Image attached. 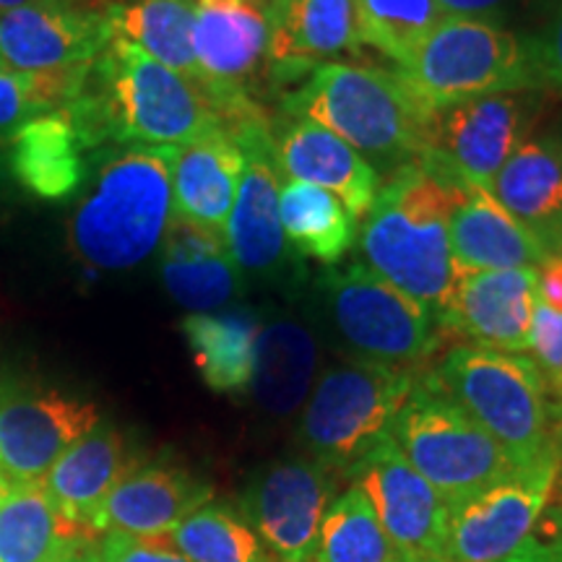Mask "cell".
Here are the masks:
<instances>
[{"label": "cell", "mask_w": 562, "mask_h": 562, "mask_svg": "<svg viewBox=\"0 0 562 562\" xmlns=\"http://www.w3.org/2000/svg\"><path fill=\"white\" fill-rule=\"evenodd\" d=\"M63 110L87 151L104 140L186 146L227 125L201 83L161 66L123 37H112Z\"/></svg>", "instance_id": "obj_1"}, {"label": "cell", "mask_w": 562, "mask_h": 562, "mask_svg": "<svg viewBox=\"0 0 562 562\" xmlns=\"http://www.w3.org/2000/svg\"><path fill=\"white\" fill-rule=\"evenodd\" d=\"M467 191L419 165H404L381 186L362 220L364 266L435 318L446 313L456 290L451 220Z\"/></svg>", "instance_id": "obj_2"}, {"label": "cell", "mask_w": 562, "mask_h": 562, "mask_svg": "<svg viewBox=\"0 0 562 562\" xmlns=\"http://www.w3.org/2000/svg\"><path fill=\"white\" fill-rule=\"evenodd\" d=\"M175 146H125L97 167L68 220V248L87 269L128 271L172 220Z\"/></svg>", "instance_id": "obj_3"}, {"label": "cell", "mask_w": 562, "mask_h": 562, "mask_svg": "<svg viewBox=\"0 0 562 562\" xmlns=\"http://www.w3.org/2000/svg\"><path fill=\"white\" fill-rule=\"evenodd\" d=\"M294 121H311L355 146L362 157L417 165L427 149L435 110L396 70L355 63H318L284 97Z\"/></svg>", "instance_id": "obj_4"}, {"label": "cell", "mask_w": 562, "mask_h": 562, "mask_svg": "<svg viewBox=\"0 0 562 562\" xmlns=\"http://www.w3.org/2000/svg\"><path fill=\"white\" fill-rule=\"evenodd\" d=\"M432 378L516 469L560 451L550 389L531 357L456 344L442 355Z\"/></svg>", "instance_id": "obj_5"}, {"label": "cell", "mask_w": 562, "mask_h": 562, "mask_svg": "<svg viewBox=\"0 0 562 562\" xmlns=\"http://www.w3.org/2000/svg\"><path fill=\"white\" fill-rule=\"evenodd\" d=\"M417 375V370L364 360L323 370L300 409L302 451L336 480H349L357 463L389 438Z\"/></svg>", "instance_id": "obj_6"}, {"label": "cell", "mask_w": 562, "mask_h": 562, "mask_svg": "<svg viewBox=\"0 0 562 562\" xmlns=\"http://www.w3.org/2000/svg\"><path fill=\"white\" fill-rule=\"evenodd\" d=\"M396 74L430 110L542 89L526 42L484 19L446 16Z\"/></svg>", "instance_id": "obj_7"}, {"label": "cell", "mask_w": 562, "mask_h": 562, "mask_svg": "<svg viewBox=\"0 0 562 562\" xmlns=\"http://www.w3.org/2000/svg\"><path fill=\"white\" fill-rule=\"evenodd\" d=\"M389 435L448 508L516 469L503 448L440 389L432 372L417 375Z\"/></svg>", "instance_id": "obj_8"}, {"label": "cell", "mask_w": 562, "mask_h": 562, "mask_svg": "<svg viewBox=\"0 0 562 562\" xmlns=\"http://www.w3.org/2000/svg\"><path fill=\"white\" fill-rule=\"evenodd\" d=\"M323 292L334 328L357 360L414 370L440 347L438 318L360 261L328 269Z\"/></svg>", "instance_id": "obj_9"}, {"label": "cell", "mask_w": 562, "mask_h": 562, "mask_svg": "<svg viewBox=\"0 0 562 562\" xmlns=\"http://www.w3.org/2000/svg\"><path fill=\"white\" fill-rule=\"evenodd\" d=\"M537 117V91L476 97L435 110L417 165L453 186L490 191L505 161L529 140Z\"/></svg>", "instance_id": "obj_10"}, {"label": "cell", "mask_w": 562, "mask_h": 562, "mask_svg": "<svg viewBox=\"0 0 562 562\" xmlns=\"http://www.w3.org/2000/svg\"><path fill=\"white\" fill-rule=\"evenodd\" d=\"M271 0H195L199 81L227 128L261 115L252 87L266 68Z\"/></svg>", "instance_id": "obj_11"}, {"label": "cell", "mask_w": 562, "mask_h": 562, "mask_svg": "<svg viewBox=\"0 0 562 562\" xmlns=\"http://www.w3.org/2000/svg\"><path fill=\"white\" fill-rule=\"evenodd\" d=\"M562 456L513 469L501 482L451 508L442 558L453 562H505L537 531L550 508Z\"/></svg>", "instance_id": "obj_12"}, {"label": "cell", "mask_w": 562, "mask_h": 562, "mask_svg": "<svg viewBox=\"0 0 562 562\" xmlns=\"http://www.w3.org/2000/svg\"><path fill=\"white\" fill-rule=\"evenodd\" d=\"M336 497V476L307 456L266 463L240 495L243 521L279 562H313L318 531Z\"/></svg>", "instance_id": "obj_13"}, {"label": "cell", "mask_w": 562, "mask_h": 562, "mask_svg": "<svg viewBox=\"0 0 562 562\" xmlns=\"http://www.w3.org/2000/svg\"><path fill=\"white\" fill-rule=\"evenodd\" d=\"M112 37L108 11H89L68 0H30L0 13V60L19 74H83Z\"/></svg>", "instance_id": "obj_14"}, {"label": "cell", "mask_w": 562, "mask_h": 562, "mask_svg": "<svg viewBox=\"0 0 562 562\" xmlns=\"http://www.w3.org/2000/svg\"><path fill=\"white\" fill-rule=\"evenodd\" d=\"M97 425L94 404L60 391H0V474L11 484L42 482L53 463Z\"/></svg>", "instance_id": "obj_15"}, {"label": "cell", "mask_w": 562, "mask_h": 562, "mask_svg": "<svg viewBox=\"0 0 562 562\" xmlns=\"http://www.w3.org/2000/svg\"><path fill=\"white\" fill-rule=\"evenodd\" d=\"M349 482L364 492L378 521L406 558L409 554L442 558L451 508L440 492L404 459L391 435L357 463Z\"/></svg>", "instance_id": "obj_16"}, {"label": "cell", "mask_w": 562, "mask_h": 562, "mask_svg": "<svg viewBox=\"0 0 562 562\" xmlns=\"http://www.w3.org/2000/svg\"><path fill=\"white\" fill-rule=\"evenodd\" d=\"M232 131L243 146L245 170L224 237L237 269L269 273L279 269L290 248L279 216L284 172L279 167L273 131L263 112L240 125H232Z\"/></svg>", "instance_id": "obj_17"}, {"label": "cell", "mask_w": 562, "mask_h": 562, "mask_svg": "<svg viewBox=\"0 0 562 562\" xmlns=\"http://www.w3.org/2000/svg\"><path fill=\"white\" fill-rule=\"evenodd\" d=\"M539 269L474 271L456 279L453 297L438 318L440 334L461 344L521 355L529 349Z\"/></svg>", "instance_id": "obj_18"}, {"label": "cell", "mask_w": 562, "mask_h": 562, "mask_svg": "<svg viewBox=\"0 0 562 562\" xmlns=\"http://www.w3.org/2000/svg\"><path fill=\"white\" fill-rule=\"evenodd\" d=\"M136 467L140 461L131 453L125 435L115 425L100 422L53 463L40 484L70 531L97 537L94 518L102 503Z\"/></svg>", "instance_id": "obj_19"}, {"label": "cell", "mask_w": 562, "mask_h": 562, "mask_svg": "<svg viewBox=\"0 0 562 562\" xmlns=\"http://www.w3.org/2000/svg\"><path fill=\"white\" fill-rule=\"evenodd\" d=\"M214 487L175 463H140L110 492L94 518V533L170 537L211 503Z\"/></svg>", "instance_id": "obj_20"}, {"label": "cell", "mask_w": 562, "mask_h": 562, "mask_svg": "<svg viewBox=\"0 0 562 562\" xmlns=\"http://www.w3.org/2000/svg\"><path fill=\"white\" fill-rule=\"evenodd\" d=\"M355 0H271L266 70L273 81L305 79L323 58L362 50Z\"/></svg>", "instance_id": "obj_21"}, {"label": "cell", "mask_w": 562, "mask_h": 562, "mask_svg": "<svg viewBox=\"0 0 562 562\" xmlns=\"http://www.w3.org/2000/svg\"><path fill=\"white\" fill-rule=\"evenodd\" d=\"M273 149L284 178L336 195L357 222L368 216L381 175L347 140L311 121H292L273 131Z\"/></svg>", "instance_id": "obj_22"}, {"label": "cell", "mask_w": 562, "mask_h": 562, "mask_svg": "<svg viewBox=\"0 0 562 562\" xmlns=\"http://www.w3.org/2000/svg\"><path fill=\"white\" fill-rule=\"evenodd\" d=\"M245 170V154L227 125L172 149V214L203 229H227L237 188Z\"/></svg>", "instance_id": "obj_23"}, {"label": "cell", "mask_w": 562, "mask_h": 562, "mask_svg": "<svg viewBox=\"0 0 562 562\" xmlns=\"http://www.w3.org/2000/svg\"><path fill=\"white\" fill-rule=\"evenodd\" d=\"M161 281L175 302L191 313H214L240 292V269L227 237L172 214L161 240Z\"/></svg>", "instance_id": "obj_24"}, {"label": "cell", "mask_w": 562, "mask_h": 562, "mask_svg": "<svg viewBox=\"0 0 562 562\" xmlns=\"http://www.w3.org/2000/svg\"><path fill=\"white\" fill-rule=\"evenodd\" d=\"M490 193L537 237L547 258H562V146L526 140L492 180Z\"/></svg>", "instance_id": "obj_25"}, {"label": "cell", "mask_w": 562, "mask_h": 562, "mask_svg": "<svg viewBox=\"0 0 562 562\" xmlns=\"http://www.w3.org/2000/svg\"><path fill=\"white\" fill-rule=\"evenodd\" d=\"M451 252L456 279L474 271L539 269L547 252L495 195L469 188L451 220Z\"/></svg>", "instance_id": "obj_26"}, {"label": "cell", "mask_w": 562, "mask_h": 562, "mask_svg": "<svg viewBox=\"0 0 562 562\" xmlns=\"http://www.w3.org/2000/svg\"><path fill=\"white\" fill-rule=\"evenodd\" d=\"M318 378V341L305 323L273 318L261 323L252 362L250 393L271 417L302 409Z\"/></svg>", "instance_id": "obj_27"}, {"label": "cell", "mask_w": 562, "mask_h": 562, "mask_svg": "<svg viewBox=\"0 0 562 562\" xmlns=\"http://www.w3.org/2000/svg\"><path fill=\"white\" fill-rule=\"evenodd\" d=\"M9 149L13 178L42 201L68 199L87 172V149L63 108L26 123Z\"/></svg>", "instance_id": "obj_28"}, {"label": "cell", "mask_w": 562, "mask_h": 562, "mask_svg": "<svg viewBox=\"0 0 562 562\" xmlns=\"http://www.w3.org/2000/svg\"><path fill=\"white\" fill-rule=\"evenodd\" d=\"M261 331L258 315L248 311L191 313L182 321L195 370L216 393H243L250 389L256 341Z\"/></svg>", "instance_id": "obj_29"}, {"label": "cell", "mask_w": 562, "mask_h": 562, "mask_svg": "<svg viewBox=\"0 0 562 562\" xmlns=\"http://www.w3.org/2000/svg\"><path fill=\"white\" fill-rule=\"evenodd\" d=\"M279 216L286 245L323 266L341 263L357 243V220L347 206L307 182L290 180L281 186Z\"/></svg>", "instance_id": "obj_30"}, {"label": "cell", "mask_w": 562, "mask_h": 562, "mask_svg": "<svg viewBox=\"0 0 562 562\" xmlns=\"http://www.w3.org/2000/svg\"><path fill=\"white\" fill-rule=\"evenodd\" d=\"M108 16L115 37L133 42L161 66L201 83L193 50L195 0H133L112 5Z\"/></svg>", "instance_id": "obj_31"}, {"label": "cell", "mask_w": 562, "mask_h": 562, "mask_svg": "<svg viewBox=\"0 0 562 562\" xmlns=\"http://www.w3.org/2000/svg\"><path fill=\"white\" fill-rule=\"evenodd\" d=\"M47 501L40 482L11 484L0 501V562H58L83 542Z\"/></svg>", "instance_id": "obj_32"}, {"label": "cell", "mask_w": 562, "mask_h": 562, "mask_svg": "<svg viewBox=\"0 0 562 562\" xmlns=\"http://www.w3.org/2000/svg\"><path fill=\"white\" fill-rule=\"evenodd\" d=\"M404 558L357 484L334 497L323 516L313 562H404Z\"/></svg>", "instance_id": "obj_33"}, {"label": "cell", "mask_w": 562, "mask_h": 562, "mask_svg": "<svg viewBox=\"0 0 562 562\" xmlns=\"http://www.w3.org/2000/svg\"><path fill=\"white\" fill-rule=\"evenodd\" d=\"M167 539L191 562H279L240 513L220 503L203 505Z\"/></svg>", "instance_id": "obj_34"}, {"label": "cell", "mask_w": 562, "mask_h": 562, "mask_svg": "<svg viewBox=\"0 0 562 562\" xmlns=\"http://www.w3.org/2000/svg\"><path fill=\"white\" fill-rule=\"evenodd\" d=\"M362 45L404 66L422 40L446 19L438 0H355Z\"/></svg>", "instance_id": "obj_35"}, {"label": "cell", "mask_w": 562, "mask_h": 562, "mask_svg": "<svg viewBox=\"0 0 562 562\" xmlns=\"http://www.w3.org/2000/svg\"><path fill=\"white\" fill-rule=\"evenodd\" d=\"M87 70L74 76H32L0 66V146H9L26 123L66 108Z\"/></svg>", "instance_id": "obj_36"}, {"label": "cell", "mask_w": 562, "mask_h": 562, "mask_svg": "<svg viewBox=\"0 0 562 562\" xmlns=\"http://www.w3.org/2000/svg\"><path fill=\"white\" fill-rule=\"evenodd\" d=\"M531 360L544 375L547 389L558 393L562 389V313L542 305L537 300L529 331Z\"/></svg>", "instance_id": "obj_37"}, {"label": "cell", "mask_w": 562, "mask_h": 562, "mask_svg": "<svg viewBox=\"0 0 562 562\" xmlns=\"http://www.w3.org/2000/svg\"><path fill=\"white\" fill-rule=\"evenodd\" d=\"M102 562H191L167 537H131L104 533L100 542Z\"/></svg>", "instance_id": "obj_38"}, {"label": "cell", "mask_w": 562, "mask_h": 562, "mask_svg": "<svg viewBox=\"0 0 562 562\" xmlns=\"http://www.w3.org/2000/svg\"><path fill=\"white\" fill-rule=\"evenodd\" d=\"M526 47H529L531 66L537 70L542 89L550 87L562 94V0L554 3L542 32L526 40Z\"/></svg>", "instance_id": "obj_39"}, {"label": "cell", "mask_w": 562, "mask_h": 562, "mask_svg": "<svg viewBox=\"0 0 562 562\" xmlns=\"http://www.w3.org/2000/svg\"><path fill=\"white\" fill-rule=\"evenodd\" d=\"M505 562H562V537L554 529L550 508H547L542 521H539L537 531Z\"/></svg>", "instance_id": "obj_40"}, {"label": "cell", "mask_w": 562, "mask_h": 562, "mask_svg": "<svg viewBox=\"0 0 562 562\" xmlns=\"http://www.w3.org/2000/svg\"><path fill=\"white\" fill-rule=\"evenodd\" d=\"M518 0H438V5L446 16H461V19H484L497 21L508 13Z\"/></svg>", "instance_id": "obj_41"}, {"label": "cell", "mask_w": 562, "mask_h": 562, "mask_svg": "<svg viewBox=\"0 0 562 562\" xmlns=\"http://www.w3.org/2000/svg\"><path fill=\"white\" fill-rule=\"evenodd\" d=\"M537 300L562 313V258H547L537 277Z\"/></svg>", "instance_id": "obj_42"}, {"label": "cell", "mask_w": 562, "mask_h": 562, "mask_svg": "<svg viewBox=\"0 0 562 562\" xmlns=\"http://www.w3.org/2000/svg\"><path fill=\"white\" fill-rule=\"evenodd\" d=\"M58 562H102L100 544H97L94 539H83V542L70 547V550L63 554Z\"/></svg>", "instance_id": "obj_43"}, {"label": "cell", "mask_w": 562, "mask_h": 562, "mask_svg": "<svg viewBox=\"0 0 562 562\" xmlns=\"http://www.w3.org/2000/svg\"><path fill=\"white\" fill-rule=\"evenodd\" d=\"M404 562H453V560L440 558V554H409V558H404Z\"/></svg>", "instance_id": "obj_44"}, {"label": "cell", "mask_w": 562, "mask_h": 562, "mask_svg": "<svg viewBox=\"0 0 562 562\" xmlns=\"http://www.w3.org/2000/svg\"><path fill=\"white\" fill-rule=\"evenodd\" d=\"M550 518H552L554 529H558V533L562 537V505L560 508H550Z\"/></svg>", "instance_id": "obj_45"}, {"label": "cell", "mask_w": 562, "mask_h": 562, "mask_svg": "<svg viewBox=\"0 0 562 562\" xmlns=\"http://www.w3.org/2000/svg\"><path fill=\"white\" fill-rule=\"evenodd\" d=\"M24 3H30V0H0V13L19 9V5H24Z\"/></svg>", "instance_id": "obj_46"}, {"label": "cell", "mask_w": 562, "mask_h": 562, "mask_svg": "<svg viewBox=\"0 0 562 562\" xmlns=\"http://www.w3.org/2000/svg\"><path fill=\"white\" fill-rule=\"evenodd\" d=\"M9 490H11V482L5 480L3 474H0V501H3V497H5V492H9Z\"/></svg>", "instance_id": "obj_47"}, {"label": "cell", "mask_w": 562, "mask_h": 562, "mask_svg": "<svg viewBox=\"0 0 562 562\" xmlns=\"http://www.w3.org/2000/svg\"><path fill=\"white\" fill-rule=\"evenodd\" d=\"M554 396H558V406H554V414H558L560 422H562V389L554 393Z\"/></svg>", "instance_id": "obj_48"}, {"label": "cell", "mask_w": 562, "mask_h": 562, "mask_svg": "<svg viewBox=\"0 0 562 562\" xmlns=\"http://www.w3.org/2000/svg\"><path fill=\"white\" fill-rule=\"evenodd\" d=\"M558 140H560V146H562V136H560V138H558Z\"/></svg>", "instance_id": "obj_49"}, {"label": "cell", "mask_w": 562, "mask_h": 562, "mask_svg": "<svg viewBox=\"0 0 562 562\" xmlns=\"http://www.w3.org/2000/svg\"><path fill=\"white\" fill-rule=\"evenodd\" d=\"M0 66H3V60H0Z\"/></svg>", "instance_id": "obj_50"}, {"label": "cell", "mask_w": 562, "mask_h": 562, "mask_svg": "<svg viewBox=\"0 0 562 562\" xmlns=\"http://www.w3.org/2000/svg\"><path fill=\"white\" fill-rule=\"evenodd\" d=\"M131 3H133V0H131Z\"/></svg>", "instance_id": "obj_51"}]
</instances>
